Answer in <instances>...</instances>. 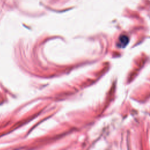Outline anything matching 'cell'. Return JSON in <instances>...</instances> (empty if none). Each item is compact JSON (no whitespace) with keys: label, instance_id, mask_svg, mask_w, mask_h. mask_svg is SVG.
<instances>
[{"label":"cell","instance_id":"obj_1","mask_svg":"<svg viewBox=\"0 0 150 150\" xmlns=\"http://www.w3.org/2000/svg\"><path fill=\"white\" fill-rule=\"evenodd\" d=\"M128 42V38L127 36L125 35H122L119 39V45L122 47H124L125 46H126V45H127Z\"/></svg>","mask_w":150,"mask_h":150}]
</instances>
